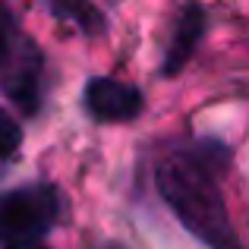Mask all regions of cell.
Instances as JSON below:
<instances>
[{
	"instance_id": "obj_3",
	"label": "cell",
	"mask_w": 249,
	"mask_h": 249,
	"mask_svg": "<svg viewBox=\"0 0 249 249\" xmlns=\"http://www.w3.org/2000/svg\"><path fill=\"white\" fill-rule=\"evenodd\" d=\"M85 104L98 120H133L142 110V95L126 82L91 79L85 89Z\"/></svg>"
},
{
	"instance_id": "obj_4",
	"label": "cell",
	"mask_w": 249,
	"mask_h": 249,
	"mask_svg": "<svg viewBox=\"0 0 249 249\" xmlns=\"http://www.w3.org/2000/svg\"><path fill=\"white\" fill-rule=\"evenodd\" d=\"M202 29H205V13H202L199 6H189V10L180 16L177 29H174V41H170L167 63H164V73L167 76H174V73H180V70H183V63L189 60L193 48L199 44Z\"/></svg>"
},
{
	"instance_id": "obj_8",
	"label": "cell",
	"mask_w": 249,
	"mask_h": 249,
	"mask_svg": "<svg viewBox=\"0 0 249 249\" xmlns=\"http://www.w3.org/2000/svg\"><path fill=\"white\" fill-rule=\"evenodd\" d=\"M10 249H44L41 243H13Z\"/></svg>"
},
{
	"instance_id": "obj_2",
	"label": "cell",
	"mask_w": 249,
	"mask_h": 249,
	"mask_svg": "<svg viewBox=\"0 0 249 249\" xmlns=\"http://www.w3.org/2000/svg\"><path fill=\"white\" fill-rule=\"evenodd\" d=\"M60 199L54 186H29L0 196V240L6 243H35L57 221Z\"/></svg>"
},
{
	"instance_id": "obj_5",
	"label": "cell",
	"mask_w": 249,
	"mask_h": 249,
	"mask_svg": "<svg viewBox=\"0 0 249 249\" xmlns=\"http://www.w3.org/2000/svg\"><path fill=\"white\" fill-rule=\"evenodd\" d=\"M3 89H6V95L25 110V114H32V110L38 107V79H35L32 70L22 67V63H16V67L6 73Z\"/></svg>"
},
{
	"instance_id": "obj_1",
	"label": "cell",
	"mask_w": 249,
	"mask_h": 249,
	"mask_svg": "<svg viewBox=\"0 0 249 249\" xmlns=\"http://www.w3.org/2000/svg\"><path fill=\"white\" fill-rule=\"evenodd\" d=\"M158 189L174 214L212 249H237L231 221L221 205V196L208 183L202 170L183 164V161H164L158 167Z\"/></svg>"
},
{
	"instance_id": "obj_7",
	"label": "cell",
	"mask_w": 249,
	"mask_h": 249,
	"mask_svg": "<svg viewBox=\"0 0 249 249\" xmlns=\"http://www.w3.org/2000/svg\"><path fill=\"white\" fill-rule=\"evenodd\" d=\"M3 51H6V29H3V16H0V60H3Z\"/></svg>"
},
{
	"instance_id": "obj_9",
	"label": "cell",
	"mask_w": 249,
	"mask_h": 249,
	"mask_svg": "<svg viewBox=\"0 0 249 249\" xmlns=\"http://www.w3.org/2000/svg\"><path fill=\"white\" fill-rule=\"evenodd\" d=\"M101 249H120V246H101Z\"/></svg>"
},
{
	"instance_id": "obj_6",
	"label": "cell",
	"mask_w": 249,
	"mask_h": 249,
	"mask_svg": "<svg viewBox=\"0 0 249 249\" xmlns=\"http://www.w3.org/2000/svg\"><path fill=\"white\" fill-rule=\"evenodd\" d=\"M16 145H19V126L10 114L0 110V161L10 158V155L16 152Z\"/></svg>"
}]
</instances>
